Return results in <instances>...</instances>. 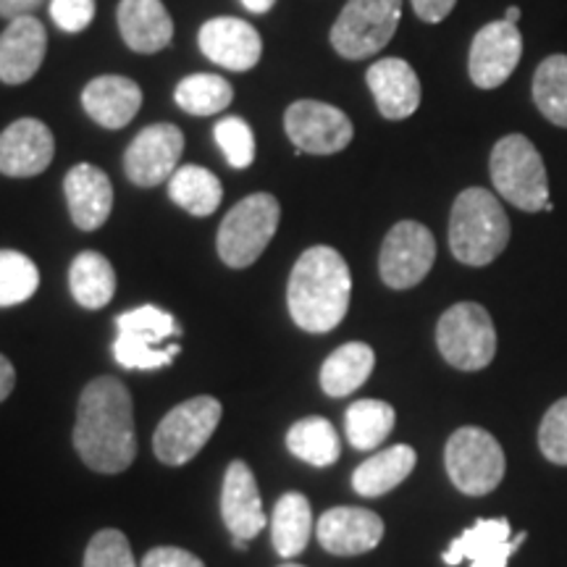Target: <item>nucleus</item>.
Here are the masks:
<instances>
[{
	"instance_id": "nucleus-11",
	"label": "nucleus",
	"mask_w": 567,
	"mask_h": 567,
	"mask_svg": "<svg viewBox=\"0 0 567 567\" xmlns=\"http://www.w3.org/2000/svg\"><path fill=\"white\" fill-rule=\"evenodd\" d=\"M284 130L295 151L310 155L342 153L354 137V126L344 111L321 101H297L284 113Z\"/></svg>"
},
{
	"instance_id": "nucleus-7",
	"label": "nucleus",
	"mask_w": 567,
	"mask_h": 567,
	"mask_svg": "<svg viewBox=\"0 0 567 567\" xmlns=\"http://www.w3.org/2000/svg\"><path fill=\"white\" fill-rule=\"evenodd\" d=\"M436 344L442 358L457 371H481L496 354L492 316L478 302H457L439 318Z\"/></svg>"
},
{
	"instance_id": "nucleus-22",
	"label": "nucleus",
	"mask_w": 567,
	"mask_h": 567,
	"mask_svg": "<svg viewBox=\"0 0 567 567\" xmlns=\"http://www.w3.org/2000/svg\"><path fill=\"white\" fill-rule=\"evenodd\" d=\"M82 105L95 124L105 130H124L142 109V90L130 76H95L82 90Z\"/></svg>"
},
{
	"instance_id": "nucleus-32",
	"label": "nucleus",
	"mask_w": 567,
	"mask_h": 567,
	"mask_svg": "<svg viewBox=\"0 0 567 567\" xmlns=\"http://www.w3.org/2000/svg\"><path fill=\"white\" fill-rule=\"evenodd\" d=\"M534 103L547 122L567 130V55H549L538 63Z\"/></svg>"
},
{
	"instance_id": "nucleus-35",
	"label": "nucleus",
	"mask_w": 567,
	"mask_h": 567,
	"mask_svg": "<svg viewBox=\"0 0 567 567\" xmlns=\"http://www.w3.org/2000/svg\"><path fill=\"white\" fill-rule=\"evenodd\" d=\"M216 145L221 147L224 158L231 168H250L255 161V134L250 124L239 116H226L213 130Z\"/></svg>"
},
{
	"instance_id": "nucleus-30",
	"label": "nucleus",
	"mask_w": 567,
	"mask_h": 567,
	"mask_svg": "<svg viewBox=\"0 0 567 567\" xmlns=\"http://www.w3.org/2000/svg\"><path fill=\"white\" fill-rule=\"evenodd\" d=\"M396 413L389 402L381 400H358L347 410V439L354 450H375L394 431Z\"/></svg>"
},
{
	"instance_id": "nucleus-43",
	"label": "nucleus",
	"mask_w": 567,
	"mask_h": 567,
	"mask_svg": "<svg viewBox=\"0 0 567 567\" xmlns=\"http://www.w3.org/2000/svg\"><path fill=\"white\" fill-rule=\"evenodd\" d=\"M13 386H17V371H13L11 360L6 354H0V402L9 400Z\"/></svg>"
},
{
	"instance_id": "nucleus-29",
	"label": "nucleus",
	"mask_w": 567,
	"mask_h": 567,
	"mask_svg": "<svg viewBox=\"0 0 567 567\" xmlns=\"http://www.w3.org/2000/svg\"><path fill=\"white\" fill-rule=\"evenodd\" d=\"M287 450L302 463L326 467L334 465L342 455V442H339L337 429L326 417H302L287 434Z\"/></svg>"
},
{
	"instance_id": "nucleus-36",
	"label": "nucleus",
	"mask_w": 567,
	"mask_h": 567,
	"mask_svg": "<svg viewBox=\"0 0 567 567\" xmlns=\"http://www.w3.org/2000/svg\"><path fill=\"white\" fill-rule=\"evenodd\" d=\"M179 352V344H168L166 350H161V347L142 344L137 339L124 334H118L116 342H113V358L126 371H158V368L172 365Z\"/></svg>"
},
{
	"instance_id": "nucleus-16",
	"label": "nucleus",
	"mask_w": 567,
	"mask_h": 567,
	"mask_svg": "<svg viewBox=\"0 0 567 567\" xmlns=\"http://www.w3.org/2000/svg\"><path fill=\"white\" fill-rule=\"evenodd\" d=\"M221 515L226 528L231 530L237 549H245V544L266 528V513L260 507L258 484H255L250 465L243 463V460H234L224 476Z\"/></svg>"
},
{
	"instance_id": "nucleus-47",
	"label": "nucleus",
	"mask_w": 567,
	"mask_h": 567,
	"mask_svg": "<svg viewBox=\"0 0 567 567\" xmlns=\"http://www.w3.org/2000/svg\"><path fill=\"white\" fill-rule=\"evenodd\" d=\"M284 567H302V565H284Z\"/></svg>"
},
{
	"instance_id": "nucleus-26",
	"label": "nucleus",
	"mask_w": 567,
	"mask_h": 567,
	"mask_svg": "<svg viewBox=\"0 0 567 567\" xmlns=\"http://www.w3.org/2000/svg\"><path fill=\"white\" fill-rule=\"evenodd\" d=\"M313 534V513L308 496L300 492L284 494L271 515V542L284 559L302 555Z\"/></svg>"
},
{
	"instance_id": "nucleus-10",
	"label": "nucleus",
	"mask_w": 567,
	"mask_h": 567,
	"mask_svg": "<svg viewBox=\"0 0 567 567\" xmlns=\"http://www.w3.org/2000/svg\"><path fill=\"white\" fill-rule=\"evenodd\" d=\"M436 239L417 221L394 224L384 237L379 255V274L386 287L410 289L434 268Z\"/></svg>"
},
{
	"instance_id": "nucleus-19",
	"label": "nucleus",
	"mask_w": 567,
	"mask_h": 567,
	"mask_svg": "<svg viewBox=\"0 0 567 567\" xmlns=\"http://www.w3.org/2000/svg\"><path fill=\"white\" fill-rule=\"evenodd\" d=\"M48 53V32L40 19H11L0 34V82L24 84L38 74Z\"/></svg>"
},
{
	"instance_id": "nucleus-34",
	"label": "nucleus",
	"mask_w": 567,
	"mask_h": 567,
	"mask_svg": "<svg viewBox=\"0 0 567 567\" xmlns=\"http://www.w3.org/2000/svg\"><path fill=\"white\" fill-rule=\"evenodd\" d=\"M116 329L118 334L132 337L151 347H161L182 331L176 318L166 313V310L155 308V305H142V308L126 310V313L116 318Z\"/></svg>"
},
{
	"instance_id": "nucleus-18",
	"label": "nucleus",
	"mask_w": 567,
	"mask_h": 567,
	"mask_svg": "<svg viewBox=\"0 0 567 567\" xmlns=\"http://www.w3.org/2000/svg\"><path fill=\"white\" fill-rule=\"evenodd\" d=\"M200 51L213 63L229 71H250L258 66L264 42L252 24L245 19L216 17L205 21L200 30Z\"/></svg>"
},
{
	"instance_id": "nucleus-27",
	"label": "nucleus",
	"mask_w": 567,
	"mask_h": 567,
	"mask_svg": "<svg viewBox=\"0 0 567 567\" xmlns=\"http://www.w3.org/2000/svg\"><path fill=\"white\" fill-rule=\"evenodd\" d=\"M69 287L84 310L105 308L116 295V274H113L111 260L101 252H80L71 264Z\"/></svg>"
},
{
	"instance_id": "nucleus-3",
	"label": "nucleus",
	"mask_w": 567,
	"mask_h": 567,
	"mask_svg": "<svg viewBox=\"0 0 567 567\" xmlns=\"http://www.w3.org/2000/svg\"><path fill=\"white\" fill-rule=\"evenodd\" d=\"M509 218L494 193L467 187L457 195L450 216V250L460 264L481 268L505 252Z\"/></svg>"
},
{
	"instance_id": "nucleus-5",
	"label": "nucleus",
	"mask_w": 567,
	"mask_h": 567,
	"mask_svg": "<svg viewBox=\"0 0 567 567\" xmlns=\"http://www.w3.org/2000/svg\"><path fill=\"white\" fill-rule=\"evenodd\" d=\"M281 205L274 195L255 193L239 200L218 226L216 247L229 268L252 266L279 229Z\"/></svg>"
},
{
	"instance_id": "nucleus-45",
	"label": "nucleus",
	"mask_w": 567,
	"mask_h": 567,
	"mask_svg": "<svg viewBox=\"0 0 567 567\" xmlns=\"http://www.w3.org/2000/svg\"><path fill=\"white\" fill-rule=\"evenodd\" d=\"M517 19H520V9H517V6H509L505 13V21H509V24H517Z\"/></svg>"
},
{
	"instance_id": "nucleus-33",
	"label": "nucleus",
	"mask_w": 567,
	"mask_h": 567,
	"mask_svg": "<svg viewBox=\"0 0 567 567\" xmlns=\"http://www.w3.org/2000/svg\"><path fill=\"white\" fill-rule=\"evenodd\" d=\"M38 287L40 271L32 258L17 250H0V308L27 302Z\"/></svg>"
},
{
	"instance_id": "nucleus-6",
	"label": "nucleus",
	"mask_w": 567,
	"mask_h": 567,
	"mask_svg": "<svg viewBox=\"0 0 567 567\" xmlns=\"http://www.w3.org/2000/svg\"><path fill=\"white\" fill-rule=\"evenodd\" d=\"M444 465L452 484L467 496L492 494L507 471L502 444L476 425H465L450 436L444 450Z\"/></svg>"
},
{
	"instance_id": "nucleus-8",
	"label": "nucleus",
	"mask_w": 567,
	"mask_h": 567,
	"mask_svg": "<svg viewBox=\"0 0 567 567\" xmlns=\"http://www.w3.org/2000/svg\"><path fill=\"white\" fill-rule=\"evenodd\" d=\"M402 19V0H350L331 27V45L347 61L384 51Z\"/></svg>"
},
{
	"instance_id": "nucleus-37",
	"label": "nucleus",
	"mask_w": 567,
	"mask_h": 567,
	"mask_svg": "<svg viewBox=\"0 0 567 567\" xmlns=\"http://www.w3.org/2000/svg\"><path fill=\"white\" fill-rule=\"evenodd\" d=\"M84 567H137L130 542L122 530L105 528L92 536L87 551H84Z\"/></svg>"
},
{
	"instance_id": "nucleus-12",
	"label": "nucleus",
	"mask_w": 567,
	"mask_h": 567,
	"mask_svg": "<svg viewBox=\"0 0 567 567\" xmlns=\"http://www.w3.org/2000/svg\"><path fill=\"white\" fill-rule=\"evenodd\" d=\"M184 134L176 124H151L142 130L124 153L126 179L137 187H158L179 168Z\"/></svg>"
},
{
	"instance_id": "nucleus-23",
	"label": "nucleus",
	"mask_w": 567,
	"mask_h": 567,
	"mask_svg": "<svg viewBox=\"0 0 567 567\" xmlns=\"http://www.w3.org/2000/svg\"><path fill=\"white\" fill-rule=\"evenodd\" d=\"M118 30L134 53H161L172 45L174 19L161 0H122L116 11Z\"/></svg>"
},
{
	"instance_id": "nucleus-24",
	"label": "nucleus",
	"mask_w": 567,
	"mask_h": 567,
	"mask_svg": "<svg viewBox=\"0 0 567 567\" xmlns=\"http://www.w3.org/2000/svg\"><path fill=\"white\" fill-rule=\"evenodd\" d=\"M417 463L413 446L396 444L368 457L352 473V488L360 496H384L405 481Z\"/></svg>"
},
{
	"instance_id": "nucleus-9",
	"label": "nucleus",
	"mask_w": 567,
	"mask_h": 567,
	"mask_svg": "<svg viewBox=\"0 0 567 567\" xmlns=\"http://www.w3.org/2000/svg\"><path fill=\"white\" fill-rule=\"evenodd\" d=\"M216 396H193L163 417L153 436V452L166 465H187L208 444L221 421Z\"/></svg>"
},
{
	"instance_id": "nucleus-15",
	"label": "nucleus",
	"mask_w": 567,
	"mask_h": 567,
	"mask_svg": "<svg viewBox=\"0 0 567 567\" xmlns=\"http://www.w3.org/2000/svg\"><path fill=\"white\" fill-rule=\"evenodd\" d=\"M55 155L53 132L40 118H19L0 134V174L13 179L38 176Z\"/></svg>"
},
{
	"instance_id": "nucleus-20",
	"label": "nucleus",
	"mask_w": 567,
	"mask_h": 567,
	"mask_svg": "<svg viewBox=\"0 0 567 567\" xmlns=\"http://www.w3.org/2000/svg\"><path fill=\"white\" fill-rule=\"evenodd\" d=\"M379 113L389 122L413 116L421 105V80L405 59H381L365 74Z\"/></svg>"
},
{
	"instance_id": "nucleus-31",
	"label": "nucleus",
	"mask_w": 567,
	"mask_h": 567,
	"mask_svg": "<svg viewBox=\"0 0 567 567\" xmlns=\"http://www.w3.org/2000/svg\"><path fill=\"white\" fill-rule=\"evenodd\" d=\"M231 97V84L218 74H189L174 90L176 105L193 116H216L229 109Z\"/></svg>"
},
{
	"instance_id": "nucleus-44",
	"label": "nucleus",
	"mask_w": 567,
	"mask_h": 567,
	"mask_svg": "<svg viewBox=\"0 0 567 567\" xmlns=\"http://www.w3.org/2000/svg\"><path fill=\"white\" fill-rule=\"evenodd\" d=\"M250 13H268L274 9L276 0H239Z\"/></svg>"
},
{
	"instance_id": "nucleus-17",
	"label": "nucleus",
	"mask_w": 567,
	"mask_h": 567,
	"mask_svg": "<svg viewBox=\"0 0 567 567\" xmlns=\"http://www.w3.org/2000/svg\"><path fill=\"white\" fill-rule=\"evenodd\" d=\"M318 542L337 557L365 555L384 538V520L363 507H334L318 520Z\"/></svg>"
},
{
	"instance_id": "nucleus-2",
	"label": "nucleus",
	"mask_w": 567,
	"mask_h": 567,
	"mask_svg": "<svg viewBox=\"0 0 567 567\" xmlns=\"http://www.w3.org/2000/svg\"><path fill=\"white\" fill-rule=\"evenodd\" d=\"M352 276L334 247L316 245L305 250L292 268L287 302L292 321L308 334H326L344 321L350 310Z\"/></svg>"
},
{
	"instance_id": "nucleus-39",
	"label": "nucleus",
	"mask_w": 567,
	"mask_h": 567,
	"mask_svg": "<svg viewBox=\"0 0 567 567\" xmlns=\"http://www.w3.org/2000/svg\"><path fill=\"white\" fill-rule=\"evenodd\" d=\"M51 17L59 30L76 34L95 19V0H51Z\"/></svg>"
},
{
	"instance_id": "nucleus-13",
	"label": "nucleus",
	"mask_w": 567,
	"mask_h": 567,
	"mask_svg": "<svg viewBox=\"0 0 567 567\" xmlns=\"http://www.w3.org/2000/svg\"><path fill=\"white\" fill-rule=\"evenodd\" d=\"M523 55V34L517 24L499 19L492 24L481 27L471 42V55H467V71L471 80L481 90H494L505 84L517 69Z\"/></svg>"
},
{
	"instance_id": "nucleus-28",
	"label": "nucleus",
	"mask_w": 567,
	"mask_h": 567,
	"mask_svg": "<svg viewBox=\"0 0 567 567\" xmlns=\"http://www.w3.org/2000/svg\"><path fill=\"white\" fill-rule=\"evenodd\" d=\"M168 197L182 210L193 216H210L224 200V187L218 176L203 166H179L168 179Z\"/></svg>"
},
{
	"instance_id": "nucleus-46",
	"label": "nucleus",
	"mask_w": 567,
	"mask_h": 567,
	"mask_svg": "<svg viewBox=\"0 0 567 567\" xmlns=\"http://www.w3.org/2000/svg\"><path fill=\"white\" fill-rule=\"evenodd\" d=\"M544 210H547V213H551V210H555V203H551V200H547V205H544Z\"/></svg>"
},
{
	"instance_id": "nucleus-4",
	"label": "nucleus",
	"mask_w": 567,
	"mask_h": 567,
	"mask_svg": "<svg viewBox=\"0 0 567 567\" xmlns=\"http://www.w3.org/2000/svg\"><path fill=\"white\" fill-rule=\"evenodd\" d=\"M494 189L515 208L536 213L549 200V179L536 145L523 134H507L494 145L488 158Z\"/></svg>"
},
{
	"instance_id": "nucleus-42",
	"label": "nucleus",
	"mask_w": 567,
	"mask_h": 567,
	"mask_svg": "<svg viewBox=\"0 0 567 567\" xmlns=\"http://www.w3.org/2000/svg\"><path fill=\"white\" fill-rule=\"evenodd\" d=\"M42 0H0V17L3 19H19V17H32V11H38Z\"/></svg>"
},
{
	"instance_id": "nucleus-14",
	"label": "nucleus",
	"mask_w": 567,
	"mask_h": 567,
	"mask_svg": "<svg viewBox=\"0 0 567 567\" xmlns=\"http://www.w3.org/2000/svg\"><path fill=\"white\" fill-rule=\"evenodd\" d=\"M526 538V530L513 536L507 517H484L463 530L442 559L444 565H460L463 559H471L473 567H507L509 557L523 547Z\"/></svg>"
},
{
	"instance_id": "nucleus-1",
	"label": "nucleus",
	"mask_w": 567,
	"mask_h": 567,
	"mask_svg": "<svg viewBox=\"0 0 567 567\" xmlns=\"http://www.w3.org/2000/svg\"><path fill=\"white\" fill-rule=\"evenodd\" d=\"M74 446L97 473H124L137 455L132 394L113 375L92 379L80 396Z\"/></svg>"
},
{
	"instance_id": "nucleus-25",
	"label": "nucleus",
	"mask_w": 567,
	"mask_h": 567,
	"mask_svg": "<svg viewBox=\"0 0 567 567\" xmlns=\"http://www.w3.org/2000/svg\"><path fill=\"white\" fill-rule=\"evenodd\" d=\"M375 352L365 342H347L329 354L321 365V389L329 396H347L360 389L373 373Z\"/></svg>"
},
{
	"instance_id": "nucleus-41",
	"label": "nucleus",
	"mask_w": 567,
	"mask_h": 567,
	"mask_svg": "<svg viewBox=\"0 0 567 567\" xmlns=\"http://www.w3.org/2000/svg\"><path fill=\"white\" fill-rule=\"evenodd\" d=\"M410 3H413L417 19L429 21V24H439V21L450 17L457 0H410Z\"/></svg>"
},
{
	"instance_id": "nucleus-38",
	"label": "nucleus",
	"mask_w": 567,
	"mask_h": 567,
	"mask_svg": "<svg viewBox=\"0 0 567 567\" xmlns=\"http://www.w3.org/2000/svg\"><path fill=\"white\" fill-rule=\"evenodd\" d=\"M538 446L544 457L555 465H567V396L547 410L538 425Z\"/></svg>"
},
{
	"instance_id": "nucleus-21",
	"label": "nucleus",
	"mask_w": 567,
	"mask_h": 567,
	"mask_svg": "<svg viewBox=\"0 0 567 567\" xmlns=\"http://www.w3.org/2000/svg\"><path fill=\"white\" fill-rule=\"evenodd\" d=\"M63 193L76 229L95 231L109 221L113 208L111 179L92 163H76L63 179Z\"/></svg>"
},
{
	"instance_id": "nucleus-40",
	"label": "nucleus",
	"mask_w": 567,
	"mask_h": 567,
	"mask_svg": "<svg viewBox=\"0 0 567 567\" xmlns=\"http://www.w3.org/2000/svg\"><path fill=\"white\" fill-rule=\"evenodd\" d=\"M140 567H205L200 557L179 547H155L145 555Z\"/></svg>"
}]
</instances>
